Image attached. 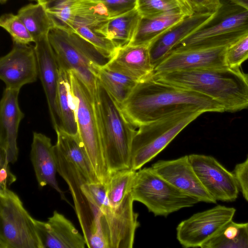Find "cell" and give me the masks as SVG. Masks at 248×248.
Returning a JSON list of instances; mask_svg holds the SVG:
<instances>
[{
  "instance_id": "8fae6325",
  "label": "cell",
  "mask_w": 248,
  "mask_h": 248,
  "mask_svg": "<svg viewBox=\"0 0 248 248\" xmlns=\"http://www.w3.org/2000/svg\"><path fill=\"white\" fill-rule=\"evenodd\" d=\"M236 209L217 205L193 214L176 228V237L184 248H201L202 245L226 223L233 219Z\"/></svg>"
},
{
  "instance_id": "5b68a950",
  "label": "cell",
  "mask_w": 248,
  "mask_h": 248,
  "mask_svg": "<svg viewBox=\"0 0 248 248\" xmlns=\"http://www.w3.org/2000/svg\"><path fill=\"white\" fill-rule=\"evenodd\" d=\"M221 1L210 18L170 52L229 46L248 33V11L229 0Z\"/></svg>"
},
{
  "instance_id": "d590c367",
  "label": "cell",
  "mask_w": 248,
  "mask_h": 248,
  "mask_svg": "<svg viewBox=\"0 0 248 248\" xmlns=\"http://www.w3.org/2000/svg\"><path fill=\"white\" fill-rule=\"evenodd\" d=\"M9 164L6 155L0 152V190L8 188L16 180L10 170Z\"/></svg>"
},
{
  "instance_id": "d6986e66",
  "label": "cell",
  "mask_w": 248,
  "mask_h": 248,
  "mask_svg": "<svg viewBox=\"0 0 248 248\" xmlns=\"http://www.w3.org/2000/svg\"><path fill=\"white\" fill-rule=\"evenodd\" d=\"M105 65L137 82L151 77L154 73L148 45L128 44L119 47Z\"/></svg>"
},
{
  "instance_id": "6da1fadb",
  "label": "cell",
  "mask_w": 248,
  "mask_h": 248,
  "mask_svg": "<svg viewBox=\"0 0 248 248\" xmlns=\"http://www.w3.org/2000/svg\"><path fill=\"white\" fill-rule=\"evenodd\" d=\"M119 105L135 127L184 110L225 112L222 106L207 95L159 81L152 76L138 82Z\"/></svg>"
},
{
  "instance_id": "52a82bcc",
  "label": "cell",
  "mask_w": 248,
  "mask_h": 248,
  "mask_svg": "<svg viewBox=\"0 0 248 248\" xmlns=\"http://www.w3.org/2000/svg\"><path fill=\"white\" fill-rule=\"evenodd\" d=\"M76 109L78 136L99 181L106 184L109 176L102 149L96 116L94 98L73 71L69 72Z\"/></svg>"
},
{
  "instance_id": "3957f363",
  "label": "cell",
  "mask_w": 248,
  "mask_h": 248,
  "mask_svg": "<svg viewBox=\"0 0 248 248\" xmlns=\"http://www.w3.org/2000/svg\"><path fill=\"white\" fill-rule=\"evenodd\" d=\"M94 103L102 149L109 174L131 168V148L135 127L98 80Z\"/></svg>"
},
{
  "instance_id": "484cf974",
  "label": "cell",
  "mask_w": 248,
  "mask_h": 248,
  "mask_svg": "<svg viewBox=\"0 0 248 248\" xmlns=\"http://www.w3.org/2000/svg\"><path fill=\"white\" fill-rule=\"evenodd\" d=\"M17 15L35 41L48 35L50 31L57 25L54 18L47 12L46 4L43 1L23 6L18 10Z\"/></svg>"
},
{
  "instance_id": "7c38bea8",
  "label": "cell",
  "mask_w": 248,
  "mask_h": 248,
  "mask_svg": "<svg viewBox=\"0 0 248 248\" xmlns=\"http://www.w3.org/2000/svg\"><path fill=\"white\" fill-rule=\"evenodd\" d=\"M188 157L202 184L217 202H232L237 199L239 188L232 172L211 155L191 154Z\"/></svg>"
},
{
  "instance_id": "603a6c76",
  "label": "cell",
  "mask_w": 248,
  "mask_h": 248,
  "mask_svg": "<svg viewBox=\"0 0 248 248\" xmlns=\"http://www.w3.org/2000/svg\"><path fill=\"white\" fill-rule=\"evenodd\" d=\"M141 18L135 8L109 19L94 31L112 41L117 48L121 47L131 42Z\"/></svg>"
},
{
  "instance_id": "e575fe53",
  "label": "cell",
  "mask_w": 248,
  "mask_h": 248,
  "mask_svg": "<svg viewBox=\"0 0 248 248\" xmlns=\"http://www.w3.org/2000/svg\"><path fill=\"white\" fill-rule=\"evenodd\" d=\"M108 7L111 18L122 15L136 8V0H99Z\"/></svg>"
},
{
  "instance_id": "4316f807",
  "label": "cell",
  "mask_w": 248,
  "mask_h": 248,
  "mask_svg": "<svg viewBox=\"0 0 248 248\" xmlns=\"http://www.w3.org/2000/svg\"><path fill=\"white\" fill-rule=\"evenodd\" d=\"M201 248H248L247 223L230 221L207 240Z\"/></svg>"
},
{
  "instance_id": "5bb4252c",
  "label": "cell",
  "mask_w": 248,
  "mask_h": 248,
  "mask_svg": "<svg viewBox=\"0 0 248 248\" xmlns=\"http://www.w3.org/2000/svg\"><path fill=\"white\" fill-rule=\"evenodd\" d=\"M48 35L36 39L34 47L38 76L46 94L51 123L56 132L61 128L57 99L60 66Z\"/></svg>"
},
{
  "instance_id": "74e56055",
  "label": "cell",
  "mask_w": 248,
  "mask_h": 248,
  "mask_svg": "<svg viewBox=\"0 0 248 248\" xmlns=\"http://www.w3.org/2000/svg\"><path fill=\"white\" fill-rule=\"evenodd\" d=\"M179 0L182 1L183 3L185 4L186 5H187V6H188L193 8L192 5L191 4V3L190 0Z\"/></svg>"
},
{
  "instance_id": "d4e9b609",
  "label": "cell",
  "mask_w": 248,
  "mask_h": 248,
  "mask_svg": "<svg viewBox=\"0 0 248 248\" xmlns=\"http://www.w3.org/2000/svg\"><path fill=\"white\" fill-rule=\"evenodd\" d=\"M57 99L61 124L59 130L71 135H78L75 105L69 72L60 67Z\"/></svg>"
},
{
  "instance_id": "b9f144b4",
  "label": "cell",
  "mask_w": 248,
  "mask_h": 248,
  "mask_svg": "<svg viewBox=\"0 0 248 248\" xmlns=\"http://www.w3.org/2000/svg\"></svg>"
},
{
  "instance_id": "ffe728a7",
  "label": "cell",
  "mask_w": 248,
  "mask_h": 248,
  "mask_svg": "<svg viewBox=\"0 0 248 248\" xmlns=\"http://www.w3.org/2000/svg\"><path fill=\"white\" fill-rule=\"evenodd\" d=\"M30 156L39 186H49L64 198L56 180L57 163L55 145L51 139L42 133L33 132Z\"/></svg>"
},
{
  "instance_id": "1f68e13d",
  "label": "cell",
  "mask_w": 248,
  "mask_h": 248,
  "mask_svg": "<svg viewBox=\"0 0 248 248\" xmlns=\"http://www.w3.org/2000/svg\"><path fill=\"white\" fill-rule=\"evenodd\" d=\"M71 31L76 32L93 45L100 52L110 59L118 48L112 41L86 26H78Z\"/></svg>"
},
{
  "instance_id": "60d3db41",
  "label": "cell",
  "mask_w": 248,
  "mask_h": 248,
  "mask_svg": "<svg viewBox=\"0 0 248 248\" xmlns=\"http://www.w3.org/2000/svg\"><path fill=\"white\" fill-rule=\"evenodd\" d=\"M247 223V228H248V222Z\"/></svg>"
},
{
  "instance_id": "836d02e7",
  "label": "cell",
  "mask_w": 248,
  "mask_h": 248,
  "mask_svg": "<svg viewBox=\"0 0 248 248\" xmlns=\"http://www.w3.org/2000/svg\"><path fill=\"white\" fill-rule=\"evenodd\" d=\"M232 172L236 178L239 191L248 202V155L243 162L235 165Z\"/></svg>"
},
{
  "instance_id": "ab89813d",
  "label": "cell",
  "mask_w": 248,
  "mask_h": 248,
  "mask_svg": "<svg viewBox=\"0 0 248 248\" xmlns=\"http://www.w3.org/2000/svg\"><path fill=\"white\" fill-rule=\"evenodd\" d=\"M36 0V1H44V0Z\"/></svg>"
},
{
  "instance_id": "ba28073f",
  "label": "cell",
  "mask_w": 248,
  "mask_h": 248,
  "mask_svg": "<svg viewBox=\"0 0 248 248\" xmlns=\"http://www.w3.org/2000/svg\"><path fill=\"white\" fill-rule=\"evenodd\" d=\"M131 194L134 201L143 204L155 216L167 217L199 202L160 176L152 167L137 171Z\"/></svg>"
},
{
  "instance_id": "cb8c5ba5",
  "label": "cell",
  "mask_w": 248,
  "mask_h": 248,
  "mask_svg": "<svg viewBox=\"0 0 248 248\" xmlns=\"http://www.w3.org/2000/svg\"><path fill=\"white\" fill-rule=\"evenodd\" d=\"M186 16L182 13H171L151 18L141 17L129 44L149 46L159 36Z\"/></svg>"
},
{
  "instance_id": "d6a6232c",
  "label": "cell",
  "mask_w": 248,
  "mask_h": 248,
  "mask_svg": "<svg viewBox=\"0 0 248 248\" xmlns=\"http://www.w3.org/2000/svg\"><path fill=\"white\" fill-rule=\"evenodd\" d=\"M248 59V33L227 47L225 60L228 66L239 67Z\"/></svg>"
},
{
  "instance_id": "f546056e",
  "label": "cell",
  "mask_w": 248,
  "mask_h": 248,
  "mask_svg": "<svg viewBox=\"0 0 248 248\" xmlns=\"http://www.w3.org/2000/svg\"><path fill=\"white\" fill-rule=\"evenodd\" d=\"M136 8L141 17L151 18L171 13L193 15V9L179 0H136Z\"/></svg>"
},
{
  "instance_id": "44dd1931",
  "label": "cell",
  "mask_w": 248,
  "mask_h": 248,
  "mask_svg": "<svg viewBox=\"0 0 248 248\" xmlns=\"http://www.w3.org/2000/svg\"><path fill=\"white\" fill-rule=\"evenodd\" d=\"M212 15L211 13H194L185 17L154 40L149 45L151 62L154 67L176 44L198 29Z\"/></svg>"
},
{
  "instance_id": "4dcf8cb0",
  "label": "cell",
  "mask_w": 248,
  "mask_h": 248,
  "mask_svg": "<svg viewBox=\"0 0 248 248\" xmlns=\"http://www.w3.org/2000/svg\"><path fill=\"white\" fill-rule=\"evenodd\" d=\"M0 26L8 32L14 44L29 45L35 42L24 24L17 15L7 13L0 18Z\"/></svg>"
},
{
  "instance_id": "83f0119b",
  "label": "cell",
  "mask_w": 248,
  "mask_h": 248,
  "mask_svg": "<svg viewBox=\"0 0 248 248\" xmlns=\"http://www.w3.org/2000/svg\"><path fill=\"white\" fill-rule=\"evenodd\" d=\"M96 76L99 82L119 105L126 100L138 83L105 64L97 68Z\"/></svg>"
},
{
  "instance_id": "277c9868",
  "label": "cell",
  "mask_w": 248,
  "mask_h": 248,
  "mask_svg": "<svg viewBox=\"0 0 248 248\" xmlns=\"http://www.w3.org/2000/svg\"><path fill=\"white\" fill-rule=\"evenodd\" d=\"M48 37L59 66L68 72H74L94 98L98 82L97 69L110 59L79 34L57 24Z\"/></svg>"
},
{
  "instance_id": "30bf717a",
  "label": "cell",
  "mask_w": 248,
  "mask_h": 248,
  "mask_svg": "<svg viewBox=\"0 0 248 248\" xmlns=\"http://www.w3.org/2000/svg\"><path fill=\"white\" fill-rule=\"evenodd\" d=\"M131 192L117 207L110 203L97 208L95 217L99 221L108 248H133L135 232L140 224L133 209Z\"/></svg>"
},
{
  "instance_id": "f35d334b",
  "label": "cell",
  "mask_w": 248,
  "mask_h": 248,
  "mask_svg": "<svg viewBox=\"0 0 248 248\" xmlns=\"http://www.w3.org/2000/svg\"><path fill=\"white\" fill-rule=\"evenodd\" d=\"M7 0H0V1L1 4H3L5 3L7 1Z\"/></svg>"
},
{
  "instance_id": "7a4b0ae2",
  "label": "cell",
  "mask_w": 248,
  "mask_h": 248,
  "mask_svg": "<svg viewBox=\"0 0 248 248\" xmlns=\"http://www.w3.org/2000/svg\"><path fill=\"white\" fill-rule=\"evenodd\" d=\"M155 79L207 95L234 113L248 108V73L241 67L191 68L154 74Z\"/></svg>"
},
{
  "instance_id": "f1b7e54d",
  "label": "cell",
  "mask_w": 248,
  "mask_h": 248,
  "mask_svg": "<svg viewBox=\"0 0 248 248\" xmlns=\"http://www.w3.org/2000/svg\"><path fill=\"white\" fill-rule=\"evenodd\" d=\"M136 172V170L130 168L110 173L105 186L112 207L118 206L131 192Z\"/></svg>"
},
{
  "instance_id": "7402d4cb",
  "label": "cell",
  "mask_w": 248,
  "mask_h": 248,
  "mask_svg": "<svg viewBox=\"0 0 248 248\" xmlns=\"http://www.w3.org/2000/svg\"><path fill=\"white\" fill-rule=\"evenodd\" d=\"M56 132L55 145L64 158L73 164L88 182H100L78 134L71 135L62 130Z\"/></svg>"
},
{
  "instance_id": "e0dca14e",
  "label": "cell",
  "mask_w": 248,
  "mask_h": 248,
  "mask_svg": "<svg viewBox=\"0 0 248 248\" xmlns=\"http://www.w3.org/2000/svg\"><path fill=\"white\" fill-rule=\"evenodd\" d=\"M20 90L5 88L0 103V151L5 153L9 163L17 159L18 130L24 117L18 102Z\"/></svg>"
},
{
  "instance_id": "9a60e30c",
  "label": "cell",
  "mask_w": 248,
  "mask_h": 248,
  "mask_svg": "<svg viewBox=\"0 0 248 248\" xmlns=\"http://www.w3.org/2000/svg\"><path fill=\"white\" fill-rule=\"evenodd\" d=\"M38 76L34 47L14 44L12 50L0 59V78L7 89L20 90L35 82Z\"/></svg>"
},
{
  "instance_id": "9c48e42d",
  "label": "cell",
  "mask_w": 248,
  "mask_h": 248,
  "mask_svg": "<svg viewBox=\"0 0 248 248\" xmlns=\"http://www.w3.org/2000/svg\"><path fill=\"white\" fill-rule=\"evenodd\" d=\"M0 248H43L36 219L8 188L0 190Z\"/></svg>"
},
{
  "instance_id": "8992f818",
  "label": "cell",
  "mask_w": 248,
  "mask_h": 248,
  "mask_svg": "<svg viewBox=\"0 0 248 248\" xmlns=\"http://www.w3.org/2000/svg\"><path fill=\"white\" fill-rule=\"evenodd\" d=\"M202 113L196 110L181 111L138 127L132 142L130 168L141 169Z\"/></svg>"
},
{
  "instance_id": "8d00e7d4",
  "label": "cell",
  "mask_w": 248,
  "mask_h": 248,
  "mask_svg": "<svg viewBox=\"0 0 248 248\" xmlns=\"http://www.w3.org/2000/svg\"><path fill=\"white\" fill-rule=\"evenodd\" d=\"M248 11V0H229Z\"/></svg>"
},
{
  "instance_id": "ac0fdd59",
  "label": "cell",
  "mask_w": 248,
  "mask_h": 248,
  "mask_svg": "<svg viewBox=\"0 0 248 248\" xmlns=\"http://www.w3.org/2000/svg\"><path fill=\"white\" fill-rule=\"evenodd\" d=\"M43 248H84L87 242L64 215L54 211L46 222L36 219Z\"/></svg>"
},
{
  "instance_id": "4fadbf2b",
  "label": "cell",
  "mask_w": 248,
  "mask_h": 248,
  "mask_svg": "<svg viewBox=\"0 0 248 248\" xmlns=\"http://www.w3.org/2000/svg\"><path fill=\"white\" fill-rule=\"evenodd\" d=\"M152 168L162 178L175 187L199 202L216 203L196 174L188 155L169 160H159Z\"/></svg>"
},
{
  "instance_id": "2e32d148",
  "label": "cell",
  "mask_w": 248,
  "mask_h": 248,
  "mask_svg": "<svg viewBox=\"0 0 248 248\" xmlns=\"http://www.w3.org/2000/svg\"><path fill=\"white\" fill-rule=\"evenodd\" d=\"M227 47L171 51L155 67L154 74L181 69L227 65L225 60Z\"/></svg>"
}]
</instances>
